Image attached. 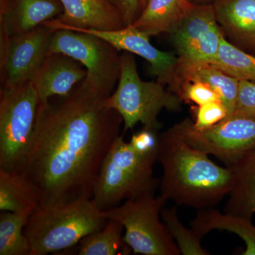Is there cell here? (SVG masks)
<instances>
[{
	"instance_id": "obj_1",
	"label": "cell",
	"mask_w": 255,
	"mask_h": 255,
	"mask_svg": "<svg viewBox=\"0 0 255 255\" xmlns=\"http://www.w3.org/2000/svg\"><path fill=\"white\" fill-rule=\"evenodd\" d=\"M86 79L58 105L40 102L31 145L16 173L39 206L92 198L106 156L123 119Z\"/></svg>"
},
{
	"instance_id": "obj_2",
	"label": "cell",
	"mask_w": 255,
	"mask_h": 255,
	"mask_svg": "<svg viewBox=\"0 0 255 255\" xmlns=\"http://www.w3.org/2000/svg\"><path fill=\"white\" fill-rule=\"evenodd\" d=\"M157 161L163 169L160 195L177 205L209 209L232 190L233 169L220 167L191 147L174 126L159 133Z\"/></svg>"
},
{
	"instance_id": "obj_3",
	"label": "cell",
	"mask_w": 255,
	"mask_h": 255,
	"mask_svg": "<svg viewBox=\"0 0 255 255\" xmlns=\"http://www.w3.org/2000/svg\"><path fill=\"white\" fill-rule=\"evenodd\" d=\"M107 222L92 198H80L65 204L38 206L28 220L24 234L31 255H45L73 248Z\"/></svg>"
},
{
	"instance_id": "obj_4",
	"label": "cell",
	"mask_w": 255,
	"mask_h": 255,
	"mask_svg": "<svg viewBox=\"0 0 255 255\" xmlns=\"http://www.w3.org/2000/svg\"><path fill=\"white\" fill-rule=\"evenodd\" d=\"M157 158L136 152L123 135L114 141L106 156L96 181L92 199L101 211L121 201L155 193L160 181L153 175Z\"/></svg>"
},
{
	"instance_id": "obj_5",
	"label": "cell",
	"mask_w": 255,
	"mask_h": 255,
	"mask_svg": "<svg viewBox=\"0 0 255 255\" xmlns=\"http://www.w3.org/2000/svg\"><path fill=\"white\" fill-rule=\"evenodd\" d=\"M182 102L179 96L167 90L162 82L142 80L132 53H122L120 78L106 105L117 111L123 119L124 134L139 122L144 128L157 131L161 127L158 121L161 111L165 109L179 112Z\"/></svg>"
},
{
	"instance_id": "obj_6",
	"label": "cell",
	"mask_w": 255,
	"mask_h": 255,
	"mask_svg": "<svg viewBox=\"0 0 255 255\" xmlns=\"http://www.w3.org/2000/svg\"><path fill=\"white\" fill-rule=\"evenodd\" d=\"M167 201L162 196L155 197V193H149L102 211V215L124 226V241L135 254L179 255L177 244L160 221L161 211Z\"/></svg>"
},
{
	"instance_id": "obj_7",
	"label": "cell",
	"mask_w": 255,
	"mask_h": 255,
	"mask_svg": "<svg viewBox=\"0 0 255 255\" xmlns=\"http://www.w3.org/2000/svg\"><path fill=\"white\" fill-rule=\"evenodd\" d=\"M40 100L33 82L0 92V168L16 172L22 163L36 127Z\"/></svg>"
},
{
	"instance_id": "obj_8",
	"label": "cell",
	"mask_w": 255,
	"mask_h": 255,
	"mask_svg": "<svg viewBox=\"0 0 255 255\" xmlns=\"http://www.w3.org/2000/svg\"><path fill=\"white\" fill-rule=\"evenodd\" d=\"M119 50L103 38L91 33L55 29L48 54L63 53L82 64L86 80L104 95L110 97L117 86L121 73Z\"/></svg>"
},
{
	"instance_id": "obj_9",
	"label": "cell",
	"mask_w": 255,
	"mask_h": 255,
	"mask_svg": "<svg viewBox=\"0 0 255 255\" xmlns=\"http://www.w3.org/2000/svg\"><path fill=\"white\" fill-rule=\"evenodd\" d=\"M174 127L189 145L215 156L230 168L255 149V118L244 114H231L205 130H198L189 118Z\"/></svg>"
},
{
	"instance_id": "obj_10",
	"label": "cell",
	"mask_w": 255,
	"mask_h": 255,
	"mask_svg": "<svg viewBox=\"0 0 255 255\" xmlns=\"http://www.w3.org/2000/svg\"><path fill=\"white\" fill-rule=\"evenodd\" d=\"M54 31L43 24L12 36L0 33L1 87L18 86L33 80L48 55Z\"/></svg>"
},
{
	"instance_id": "obj_11",
	"label": "cell",
	"mask_w": 255,
	"mask_h": 255,
	"mask_svg": "<svg viewBox=\"0 0 255 255\" xmlns=\"http://www.w3.org/2000/svg\"><path fill=\"white\" fill-rule=\"evenodd\" d=\"M170 35L179 58L208 63L217 56L225 36L213 5L192 3Z\"/></svg>"
},
{
	"instance_id": "obj_12",
	"label": "cell",
	"mask_w": 255,
	"mask_h": 255,
	"mask_svg": "<svg viewBox=\"0 0 255 255\" xmlns=\"http://www.w3.org/2000/svg\"><path fill=\"white\" fill-rule=\"evenodd\" d=\"M59 28L85 32L100 37L119 51L128 52L147 60L150 65V73L157 78V81L169 87L173 83L179 57L156 48L150 43V36L131 25L114 31H99L70 26H60L55 29Z\"/></svg>"
},
{
	"instance_id": "obj_13",
	"label": "cell",
	"mask_w": 255,
	"mask_h": 255,
	"mask_svg": "<svg viewBox=\"0 0 255 255\" xmlns=\"http://www.w3.org/2000/svg\"><path fill=\"white\" fill-rule=\"evenodd\" d=\"M64 11L44 24L99 31H114L127 26L119 9L108 0H60Z\"/></svg>"
},
{
	"instance_id": "obj_14",
	"label": "cell",
	"mask_w": 255,
	"mask_h": 255,
	"mask_svg": "<svg viewBox=\"0 0 255 255\" xmlns=\"http://www.w3.org/2000/svg\"><path fill=\"white\" fill-rule=\"evenodd\" d=\"M81 63L63 53H50L46 57L33 82L40 102L49 101L53 96L67 97L73 87L87 77Z\"/></svg>"
},
{
	"instance_id": "obj_15",
	"label": "cell",
	"mask_w": 255,
	"mask_h": 255,
	"mask_svg": "<svg viewBox=\"0 0 255 255\" xmlns=\"http://www.w3.org/2000/svg\"><path fill=\"white\" fill-rule=\"evenodd\" d=\"M64 11L60 0H1L0 33H24L59 17Z\"/></svg>"
},
{
	"instance_id": "obj_16",
	"label": "cell",
	"mask_w": 255,
	"mask_h": 255,
	"mask_svg": "<svg viewBox=\"0 0 255 255\" xmlns=\"http://www.w3.org/2000/svg\"><path fill=\"white\" fill-rule=\"evenodd\" d=\"M184 80H196L209 85L219 96L223 105L227 107L228 116L234 113L239 91L240 80L238 79L224 73L214 64L179 58L175 78L169 87L170 91L179 82Z\"/></svg>"
},
{
	"instance_id": "obj_17",
	"label": "cell",
	"mask_w": 255,
	"mask_h": 255,
	"mask_svg": "<svg viewBox=\"0 0 255 255\" xmlns=\"http://www.w3.org/2000/svg\"><path fill=\"white\" fill-rule=\"evenodd\" d=\"M216 19L236 46L255 50V0H215Z\"/></svg>"
},
{
	"instance_id": "obj_18",
	"label": "cell",
	"mask_w": 255,
	"mask_h": 255,
	"mask_svg": "<svg viewBox=\"0 0 255 255\" xmlns=\"http://www.w3.org/2000/svg\"><path fill=\"white\" fill-rule=\"evenodd\" d=\"M191 4L189 0H147L145 7L130 25L150 37L170 33Z\"/></svg>"
},
{
	"instance_id": "obj_19",
	"label": "cell",
	"mask_w": 255,
	"mask_h": 255,
	"mask_svg": "<svg viewBox=\"0 0 255 255\" xmlns=\"http://www.w3.org/2000/svg\"><path fill=\"white\" fill-rule=\"evenodd\" d=\"M191 228L201 238L214 230L236 233L246 243V251L242 255H255V226L252 219L225 212L223 214L209 208L199 210L195 219L191 221Z\"/></svg>"
},
{
	"instance_id": "obj_20",
	"label": "cell",
	"mask_w": 255,
	"mask_h": 255,
	"mask_svg": "<svg viewBox=\"0 0 255 255\" xmlns=\"http://www.w3.org/2000/svg\"><path fill=\"white\" fill-rule=\"evenodd\" d=\"M231 169L234 180L224 212L252 219L255 214V149Z\"/></svg>"
},
{
	"instance_id": "obj_21",
	"label": "cell",
	"mask_w": 255,
	"mask_h": 255,
	"mask_svg": "<svg viewBox=\"0 0 255 255\" xmlns=\"http://www.w3.org/2000/svg\"><path fill=\"white\" fill-rule=\"evenodd\" d=\"M39 205L36 192L19 174L0 168V211H34Z\"/></svg>"
},
{
	"instance_id": "obj_22",
	"label": "cell",
	"mask_w": 255,
	"mask_h": 255,
	"mask_svg": "<svg viewBox=\"0 0 255 255\" xmlns=\"http://www.w3.org/2000/svg\"><path fill=\"white\" fill-rule=\"evenodd\" d=\"M124 226L118 221L107 220L105 227L83 238L79 243L78 255H128L131 251L124 241Z\"/></svg>"
},
{
	"instance_id": "obj_23",
	"label": "cell",
	"mask_w": 255,
	"mask_h": 255,
	"mask_svg": "<svg viewBox=\"0 0 255 255\" xmlns=\"http://www.w3.org/2000/svg\"><path fill=\"white\" fill-rule=\"evenodd\" d=\"M33 211H1L0 255H31L24 228Z\"/></svg>"
},
{
	"instance_id": "obj_24",
	"label": "cell",
	"mask_w": 255,
	"mask_h": 255,
	"mask_svg": "<svg viewBox=\"0 0 255 255\" xmlns=\"http://www.w3.org/2000/svg\"><path fill=\"white\" fill-rule=\"evenodd\" d=\"M211 63L238 80L255 82V56L223 37L217 56Z\"/></svg>"
},
{
	"instance_id": "obj_25",
	"label": "cell",
	"mask_w": 255,
	"mask_h": 255,
	"mask_svg": "<svg viewBox=\"0 0 255 255\" xmlns=\"http://www.w3.org/2000/svg\"><path fill=\"white\" fill-rule=\"evenodd\" d=\"M161 218L169 234L173 238L183 255H209L210 253L202 248L201 237L194 232V230L188 229L183 226L177 216V209L163 208L161 211Z\"/></svg>"
},
{
	"instance_id": "obj_26",
	"label": "cell",
	"mask_w": 255,
	"mask_h": 255,
	"mask_svg": "<svg viewBox=\"0 0 255 255\" xmlns=\"http://www.w3.org/2000/svg\"><path fill=\"white\" fill-rule=\"evenodd\" d=\"M172 92L182 101L192 102L197 106L213 102H221L219 96L209 85L196 80H184L179 82Z\"/></svg>"
},
{
	"instance_id": "obj_27",
	"label": "cell",
	"mask_w": 255,
	"mask_h": 255,
	"mask_svg": "<svg viewBox=\"0 0 255 255\" xmlns=\"http://www.w3.org/2000/svg\"><path fill=\"white\" fill-rule=\"evenodd\" d=\"M228 116L227 107L221 102H210L198 106L194 127L198 130H205L222 122Z\"/></svg>"
},
{
	"instance_id": "obj_28",
	"label": "cell",
	"mask_w": 255,
	"mask_h": 255,
	"mask_svg": "<svg viewBox=\"0 0 255 255\" xmlns=\"http://www.w3.org/2000/svg\"><path fill=\"white\" fill-rule=\"evenodd\" d=\"M130 145L138 153L153 156L157 158L159 149V133L156 130L142 128L141 130L134 133L130 140Z\"/></svg>"
},
{
	"instance_id": "obj_29",
	"label": "cell",
	"mask_w": 255,
	"mask_h": 255,
	"mask_svg": "<svg viewBox=\"0 0 255 255\" xmlns=\"http://www.w3.org/2000/svg\"><path fill=\"white\" fill-rule=\"evenodd\" d=\"M234 113L255 118V82L247 80L240 81L237 105Z\"/></svg>"
},
{
	"instance_id": "obj_30",
	"label": "cell",
	"mask_w": 255,
	"mask_h": 255,
	"mask_svg": "<svg viewBox=\"0 0 255 255\" xmlns=\"http://www.w3.org/2000/svg\"><path fill=\"white\" fill-rule=\"evenodd\" d=\"M120 11L127 26L132 24L138 17L142 0H108Z\"/></svg>"
},
{
	"instance_id": "obj_31",
	"label": "cell",
	"mask_w": 255,
	"mask_h": 255,
	"mask_svg": "<svg viewBox=\"0 0 255 255\" xmlns=\"http://www.w3.org/2000/svg\"><path fill=\"white\" fill-rule=\"evenodd\" d=\"M196 1H199V2H200V4H206L205 2H206V1H209V0H196Z\"/></svg>"
},
{
	"instance_id": "obj_32",
	"label": "cell",
	"mask_w": 255,
	"mask_h": 255,
	"mask_svg": "<svg viewBox=\"0 0 255 255\" xmlns=\"http://www.w3.org/2000/svg\"><path fill=\"white\" fill-rule=\"evenodd\" d=\"M145 1H147V0H142V4H143V3L145 2Z\"/></svg>"
}]
</instances>
